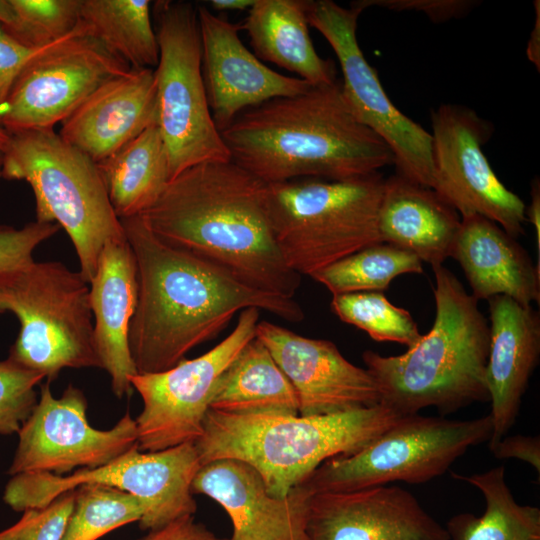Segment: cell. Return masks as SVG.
<instances>
[{"mask_svg":"<svg viewBox=\"0 0 540 540\" xmlns=\"http://www.w3.org/2000/svg\"><path fill=\"white\" fill-rule=\"evenodd\" d=\"M120 220L137 265L129 348L138 374L175 366L247 308L291 323L304 319L294 298L254 288L220 266L163 242L139 215Z\"/></svg>","mask_w":540,"mask_h":540,"instance_id":"1","label":"cell"},{"mask_svg":"<svg viewBox=\"0 0 540 540\" xmlns=\"http://www.w3.org/2000/svg\"><path fill=\"white\" fill-rule=\"evenodd\" d=\"M139 216L163 242L254 288L294 298L300 287L302 276L288 267L274 238L268 183L232 161L186 168Z\"/></svg>","mask_w":540,"mask_h":540,"instance_id":"2","label":"cell"},{"mask_svg":"<svg viewBox=\"0 0 540 540\" xmlns=\"http://www.w3.org/2000/svg\"><path fill=\"white\" fill-rule=\"evenodd\" d=\"M220 134L231 161L266 183L345 180L394 164L387 144L352 114L338 80L247 109Z\"/></svg>","mask_w":540,"mask_h":540,"instance_id":"3","label":"cell"},{"mask_svg":"<svg viewBox=\"0 0 540 540\" xmlns=\"http://www.w3.org/2000/svg\"><path fill=\"white\" fill-rule=\"evenodd\" d=\"M434 323L419 341L397 356L366 350V369L380 403L401 416L435 407L443 416L490 401L486 366L490 326L478 300L443 264L432 266Z\"/></svg>","mask_w":540,"mask_h":540,"instance_id":"4","label":"cell"},{"mask_svg":"<svg viewBox=\"0 0 540 540\" xmlns=\"http://www.w3.org/2000/svg\"><path fill=\"white\" fill-rule=\"evenodd\" d=\"M400 417L382 404L320 416L209 409L194 444L201 466L218 459L243 461L261 475L271 495L285 498L326 460L357 453Z\"/></svg>","mask_w":540,"mask_h":540,"instance_id":"5","label":"cell"},{"mask_svg":"<svg viewBox=\"0 0 540 540\" xmlns=\"http://www.w3.org/2000/svg\"><path fill=\"white\" fill-rule=\"evenodd\" d=\"M2 178L24 180L35 198L36 221L57 223L70 237L89 283L105 244L125 237L97 163L53 129L10 135Z\"/></svg>","mask_w":540,"mask_h":540,"instance_id":"6","label":"cell"},{"mask_svg":"<svg viewBox=\"0 0 540 540\" xmlns=\"http://www.w3.org/2000/svg\"><path fill=\"white\" fill-rule=\"evenodd\" d=\"M384 180L379 172L345 180L268 183L272 231L288 267L311 277L374 243Z\"/></svg>","mask_w":540,"mask_h":540,"instance_id":"7","label":"cell"},{"mask_svg":"<svg viewBox=\"0 0 540 540\" xmlns=\"http://www.w3.org/2000/svg\"><path fill=\"white\" fill-rule=\"evenodd\" d=\"M88 282L57 261H33L0 282V313L20 330L9 358L52 382L65 368H101Z\"/></svg>","mask_w":540,"mask_h":540,"instance_id":"8","label":"cell"},{"mask_svg":"<svg viewBox=\"0 0 540 540\" xmlns=\"http://www.w3.org/2000/svg\"><path fill=\"white\" fill-rule=\"evenodd\" d=\"M152 12L159 46L154 69L157 125L166 146L171 180L193 165L231 161V157L207 101L197 6L161 0L153 4Z\"/></svg>","mask_w":540,"mask_h":540,"instance_id":"9","label":"cell"},{"mask_svg":"<svg viewBox=\"0 0 540 540\" xmlns=\"http://www.w3.org/2000/svg\"><path fill=\"white\" fill-rule=\"evenodd\" d=\"M492 430L490 414L469 420L405 415L357 453L326 460L300 485L315 493L425 483L469 448L488 442Z\"/></svg>","mask_w":540,"mask_h":540,"instance_id":"10","label":"cell"},{"mask_svg":"<svg viewBox=\"0 0 540 540\" xmlns=\"http://www.w3.org/2000/svg\"><path fill=\"white\" fill-rule=\"evenodd\" d=\"M200 468L194 443L154 452H142L136 445L105 465L69 475H13L5 486L3 500L14 511L23 512L44 507L83 484L111 486L139 499L144 507L139 526L151 531L194 515L197 505L191 484Z\"/></svg>","mask_w":540,"mask_h":540,"instance_id":"11","label":"cell"},{"mask_svg":"<svg viewBox=\"0 0 540 540\" xmlns=\"http://www.w3.org/2000/svg\"><path fill=\"white\" fill-rule=\"evenodd\" d=\"M362 11L353 4L345 8L331 0H309L307 18L338 59L342 71L341 93L352 114L387 144L396 173L432 188L431 133L392 103L376 70L366 60L356 34Z\"/></svg>","mask_w":540,"mask_h":540,"instance_id":"12","label":"cell"},{"mask_svg":"<svg viewBox=\"0 0 540 540\" xmlns=\"http://www.w3.org/2000/svg\"><path fill=\"white\" fill-rule=\"evenodd\" d=\"M130 67L90 37L80 21L20 71L0 107V127L10 135L53 129L100 85Z\"/></svg>","mask_w":540,"mask_h":540,"instance_id":"13","label":"cell"},{"mask_svg":"<svg viewBox=\"0 0 540 540\" xmlns=\"http://www.w3.org/2000/svg\"><path fill=\"white\" fill-rule=\"evenodd\" d=\"M260 310L239 313L229 335L203 355L158 373L136 374L130 383L142 398L135 419L138 448L154 452L195 443L203 433L213 389L242 348L256 336Z\"/></svg>","mask_w":540,"mask_h":540,"instance_id":"14","label":"cell"},{"mask_svg":"<svg viewBox=\"0 0 540 540\" xmlns=\"http://www.w3.org/2000/svg\"><path fill=\"white\" fill-rule=\"evenodd\" d=\"M432 189L462 217L481 215L517 239L524 234V201L496 176L484 152L492 130L470 108L442 104L431 113Z\"/></svg>","mask_w":540,"mask_h":540,"instance_id":"15","label":"cell"},{"mask_svg":"<svg viewBox=\"0 0 540 540\" xmlns=\"http://www.w3.org/2000/svg\"><path fill=\"white\" fill-rule=\"evenodd\" d=\"M50 383L41 385L37 404L17 433L8 474L69 475L105 465L137 445L136 421L128 413L111 429H95L87 420L84 393L70 384L55 398Z\"/></svg>","mask_w":540,"mask_h":540,"instance_id":"16","label":"cell"},{"mask_svg":"<svg viewBox=\"0 0 540 540\" xmlns=\"http://www.w3.org/2000/svg\"><path fill=\"white\" fill-rule=\"evenodd\" d=\"M256 337L293 386L300 416L329 415L380 403L377 384L366 368L349 362L337 346L259 321Z\"/></svg>","mask_w":540,"mask_h":540,"instance_id":"17","label":"cell"},{"mask_svg":"<svg viewBox=\"0 0 540 540\" xmlns=\"http://www.w3.org/2000/svg\"><path fill=\"white\" fill-rule=\"evenodd\" d=\"M306 540H450L409 491L375 486L311 493Z\"/></svg>","mask_w":540,"mask_h":540,"instance_id":"18","label":"cell"},{"mask_svg":"<svg viewBox=\"0 0 540 540\" xmlns=\"http://www.w3.org/2000/svg\"><path fill=\"white\" fill-rule=\"evenodd\" d=\"M202 46V76L212 119L219 132L243 111L278 97L309 90L298 77L282 75L263 64L239 37L240 25L197 5Z\"/></svg>","mask_w":540,"mask_h":540,"instance_id":"19","label":"cell"},{"mask_svg":"<svg viewBox=\"0 0 540 540\" xmlns=\"http://www.w3.org/2000/svg\"><path fill=\"white\" fill-rule=\"evenodd\" d=\"M191 491L221 505L233 524L230 540H306L307 502L302 485L285 498L269 493L261 475L236 459H218L201 466Z\"/></svg>","mask_w":540,"mask_h":540,"instance_id":"20","label":"cell"},{"mask_svg":"<svg viewBox=\"0 0 540 540\" xmlns=\"http://www.w3.org/2000/svg\"><path fill=\"white\" fill-rule=\"evenodd\" d=\"M157 123L153 68H130L100 85L62 122L60 137L94 162Z\"/></svg>","mask_w":540,"mask_h":540,"instance_id":"21","label":"cell"},{"mask_svg":"<svg viewBox=\"0 0 540 540\" xmlns=\"http://www.w3.org/2000/svg\"><path fill=\"white\" fill-rule=\"evenodd\" d=\"M490 346L486 383L491 402V449L518 417L523 395L540 358V316L532 305L505 295L488 300Z\"/></svg>","mask_w":540,"mask_h":540,"instance_id":"22","label":"cell"},{"mask_svg":"<svg viewBox=\"0 0 540 540\" xmlns=\"http://www.w3.org/2000/svg\"><path fill=\"white\" fill-rule=\"evenodd\" d=\"M89 284L95 348L113 393L122 398L131 393L130 378L138 374L129 348L138 298L137 265L126 237L105 244Z\"/></svg>","mask_w":540,"mask_h":540,"instance_id":"23","label":"cell"},{"mask_svg":"<svg viewBox=\"0 0 540 540\" xmlns=\"http://www.w3.org/2000/svg\"><path fill=\"white\" fill-rule=\"evenodd\" d=\"M450 257L461 266L478 301L505 295L522 305L539 303L540 270L497 223L477 214L462 217Z\"/></svg>","mask_w":540,"mask_h":540,"instance_id":"24","label":"cell"},{"mask_svg":"<svg viewBox=\"0 0 540 540\" xmlns=\"http://www.w3.org/2000/svg\"><path fill=\"white\" fill-rule=\"evenodd\" d=\"M460 223L458 212L432 188L398 173L384 180L378 210L382 242L415 254L431 267L442 265L451 256Z\"/></svg>","mask_w":540,"mask_h":540,"instance_id":"25","label":"cell"},{"mask_svg":"<svg viewBox=\"0 0 540 540\" xmlns=\"http://www.w3.org/2000/svg\"><path fill=\"white\" fill-rule=\"evenodd\" d=\"M309 0H256L240 25L255 55L312 86L337 81L335 64L316 52L309 34Z\"/></svg>","mask_w":540,"mask_h":540,"instance_id":"26","label":"cell"},{"mask_svg":"<svg viewBox=\"0 0 540 540\" xmlns=\"http://www.w3.org/2000/svg\"><path fill=\"white\" fill-rule=\"evenodd\" d=\"M209 409L233 415H299L297 394L255 336L219 377Z\"/></svg>","mask_w":540,"mask_h":540,"instance_id":"27","label":"cell"},{"mask_svg":"<svg viewBox=\"0 0 540 540\" xmlns=\"http://www.w3.org/2000/svg\"><path fill=\"white\" fill-rule=\"evenodd\" d=\"M97 166L119 219L141 215L170 180L168 154L157 123Z\"/></svg>","mask_w":540,"mask_h":540,"instance_id":"28","label":"cell"},{"mask_svg":"<svg viewBox=\"0 0 540 540\" xmlns=\"http://www.w3.org/2000/svg\"><path fill=\"white\" fill-rule=\"evenodd\" d=\"M452 476L481 491L485 510L479 517L468 512L451 517L445 527L450 540H540V509L515 500L504 466Z\"/></svg>","mask_w":540,"mask_h":540,"instance_id":"29","label":"cell"},{"mask_svg":"<svg viewBox=\"0 0 540 540\" xmlns=\"http://www.w3.org/2000/svg\"><path fill=\"white\" fill-rule=\"evenodd\" d=\"M149 0H82L80 21L90 37L130 68H153L159 46Z\"/></svg>","mask_w":540,"mask_h":540,"instance_id":"30","label":"cell"},{"mask_svg":"<svg viewBox=\"0 0 540 540\" xmlns=\"http://www.w3.org/2000/svg\"><path fill=\"white\" fill-rule=\"evenodd\" d=\"M423 273L413 253L385 242L374 243L314 273L311 278L332 295L386 290L397 276Z\"/></svg>","mask_w":540,"mask_h":540,"instance_id":"31","label":"cell"},{"mask_svg":"<svg viewBox=\"0 0 540 540\" xmlns=\"http://www.w3.org/2000/svg\"><path fill=\"white\" fill-rule=\"evenodd\" d=\"M72 513L61 540H97L131 522L140 521L142 503L118 488L83 484L74 489Z\"/></svg>","mask_w":540,"mask_h":540,"instance_id":"32","label":"cell"},{"mask_svg":"<svg viewBox=\"0 0 540 540\" xmlns=\"http://www.w3.org/2000/svg\"><path fill=\"white\" fill-rule=\"evenodd\" d=\"M331 309L341 321L378 342H396L409 348L422 336L410 312L392 304L379 291L333 295Z\"/></svg>","mask_w":540,"mask_h":540,"instance_id":"33","label":"cell"},{"mask_svg":"<svg viewBox=\"0 0 540 540\" xmlns=\"http://www.w3.org/2000/svg\"><path fill=\"white\" fill-rule=\"evenodd\" d=\"M82 0H10L16 21L7 29L30 47H43L72 33L80 22Z\"/></svg>","mask_w":540,"mask_h":540,"instance_id":"34","label":"cell"},{"mask_svg":"<svg viewBox=\"0 0 540 540\" xmlns=\"http://www.w3.org/2000/svg\"><path fill=\"white\" fill-rule=\"evenodd\" d=\"M43 379L9 357L0 361V434L18 433L37 404L35 388Z\"/></svg>","mask_w":540,"mask_h":540,"instance_id":"35","label":"cell"},{"mask_svg":"<svg viewBox=\"0 0 540 540\" xmlns=\"http://www.w3.org/2000/svg\"><path fill=\"white\" fill-rule=\"evenodd\" d=\"M74 489L41 508L23 511L18 522L0 532V540H61L74 506Z\"/></svg>","mask_w":540,"mask_h":540,"instance_id":"36","label":"cell"},{"mask_svg":"<svg viewBox=\"0 0 540 540\" xmlns=\"http://www.w3.org/2000/svg\"><path fill=\"white\" fill-rule=\"evenodd\" d=\"M59 229L57 223L36 220L21 228L0 225V282L35 261L34 250Z\"/></svg>","mask_w":540,"mask_h":540,"instance_id":"37","label":"cell"},{"mask_svg":"<svg viewBox=\"0 0 540 540\" xmlns=\"http://www.w3.org/2000/svg\"><path fill=\"white\" fill-rule=\"evenodd\" d=\"M51 44L43 47L27 46L0 23V107L24 66Z\"/></svg>","mask_w":540,"mask_h":540,"instance_id":"38","label":"cell"},{"mask_svg":"<svg viewBox=\"0 0 540 540\" xmlns=\"http://www.w3.org/2000/svg\"><path fill=\"white\" fill-rule=\"evenodd\" d=\"M473 3L470 0H360L352 4L362 10L378 6L394 11H420L434 22H443L463 16Z\"/></svg>","mask_w":540,"mask_h":540,"instance_id":"39","label":"cell"},{"mask_svg":"<svg viewBox=\"0 0 540 540\" xmlns=\"http://www.w3.org/2000/svg\"><path fill=\"white\" fill-rule=\"evenodd\" d=\"M490 451L498 459H519L530 464L537 473L540 472L539 436H505L499 440Z\"/></svg>","mask_w":540,"mask_h":540,"instance_id":"40","label":"cell"},{"mask_svg":"<svg viewBox=\"0 0 540 540\" xmlns=\"http://www.w3.org/2000/svg\"><path fill=\"white\" fill-rule=\"evenodd\" d=\"M141 540H226L217 537L204 525L195 522L193 516H185L151 530Z\"/></svg>","mask_w":540,"mask_h":540,"instance_id":"41","label":"cell"},{"mask_svg":"<svg viewBox=\"0 0 540 540\" xmlns=\"http://www.w3.org/2000/svg\"><path fill=\"white\" fill-rule=\"evenodd\" d=\"M525 217L536 231L538 260L540 262V186L538 179L532 183L531 202L529 207L525 208Z\"/></svg>","mask_w":540,"mask_h":540,"instance_id":"42","label":"cell"},{"mask_svg":"<svg viewBox=\"0 0 540 540\" xmlns=\"http://www.w3.org/2000/svg\"><path fill=\"white\" fill-rule=\"evenodd\" d=\"M535 8H537L535 25L531 32V36L527 45V56L529 60L537 67H540V9L539 1H535Z\"/></svg>","mask_w":540,"mask_h":540,"instance_id":"43","label":"cell"},{"mask_svg":"<svg viewBox=\"0 0 540 540\" xmlns=\"http://www.w3.org/2000/svg\"><path fill=\"white\" fill-rule=\"evenodd\" d=\"M256 0H211V7L219 12L249 10Z\"/></svg>","mask_w":540,"mask_h":540,"instance_id":"44","label":"cell"},{"mask_svg":"<svg viewBox=\"0 0 540 540\" xmlns=\"http://www.w3.org/2000/svg\"><path fill=\"white\" fill-rule=\"evenodd\" d=\"M15 21L16 16L10 0H0V23L6 29H11Z\"/></svg>","mask_w":540,"mask_h":540,"instance_id":"45","label":"cell"},{"mask_svg":"<svg viewBox=\"0 0 540 540\" xmlns=\"http://www.w3.org/2000/svg\"><path fill=\"white\" fill-rule=\"evenodd\" d=\"M10 134L0 127V151L5 152L10 142Z\"/></svg>","mask_w":540,"mask_h":540,"instance_id":"46","label":"cell"},{"mask_svg":"<svg viewBox=\"0 0 540 540\" xmlns=\"http://www.w3.org/2000/svg\"><path fill=\"white\" fill-rule=\"evenodd\" d=\"M3 152L0 151V178H2Z\"/></svg>","mask_w":540,"mask_h":540,"instance_id":"47","label":"cell"}]
</instances>
